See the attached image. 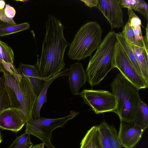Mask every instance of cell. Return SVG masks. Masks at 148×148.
I'll return each mask as SVG.
<instances>
[{"label":"cell","mask_w":148,"mask_h":148,"mask_svg":"<svg viewBox=\"0 0 148 148\" xmlns=\"http://www.w3.org/2000/svg\"><path fill=\"white\" fill-rule=\"evenodd\" d=\"M64 28L59 20L51 14L48 15L41 57L40 60L38 58L35 65L44 81L54 76L65 67L64 53L70 44L64 37Z\"/></svg>","instance_id":"6da1fadb"},{"label":"cell","mask_w":148,"mask_h":148,"mask_svg":"<svg viewBox=\"0 0 148 148\" xmlns=\"http://www.w3.org/2000/svg\"><path fill=\"white\" fill-rule=\"evenodd\" d=\"M0 73L10 106L19 109L27 122L33 118V110L38 96L27 78L15 66L6 70L0 62Z\"/></svg>","instance_id":"7a4b0ae2"},{"label":"cell","mask_w":148,"mask_h":148,"mask_svg":"<svg viewBox=\"0 0 148 148\" xmlns=\"http://www.w3.org/2000/svg\"><path fill=\"white\" fill-rule=\"evenodd\" d=\"M116 33L114 31H110L90 58L85 73L86 81L91 86L99 84L114 68L113 58L117 41Z\"/></svg>","instance_id":"3957f363"},{"label":"cell","mask_w":148,"mask_h":148,"mask_svg":"<svg viewBox=\"0 0 148 148\" xmlns=\"http://www.w3.org/2000/svg\"><path fill=\"white\" fill-rule=\"evenodd\" d=\"M112 93L117 100L116 109L113 112L121 121H134L138 112L141 100L139 89L126 79L120 72L111 84Z\"/></svg>","instance_id":"277c9868"},{"label":"cell","mask_w":148,"mask_h":148,"mask_svg":"<svg viewBox=\"0 0 148 148\" xmlns=\"http://www.w3.org/2000/svg\"><path fill=\"white\" fill-rule=\"evenodd\" d=\"M102 29L96 21H90L80 28L70 44L68 56L80 60L90 56L101 41Z\"/></svg>","instance_id":"5b68a950"},{"label":"cell","mask_w":148,"mask_h":148,"mask_svg":"<svg viewBox=\"0 0 148 148\" xmlns=\"http://www.w3.org/2000/svg\"><path fill=\"white\" fill-rule=\"evenodd\" d=\"M79 113L74 112L67 116L57 119H46L40 117L38 119L32 118L25 123V132L38 137L43 142L50 141L53 131L62 127L69 120Z\"/></svg>","instance_id":"8992f818"},{"label":"cell","mask_w":148,"mask_h":148,"mask_svg":"<svg viewBox=\"0 0 148 148\" xmlns=\"http://www.w3.org/2000/svg\"><path fill=\"white\" fill-rule=\"evenodd\" d=\"M114 68L139 90L148 88V82L137 71L119 42L116 44L113 56Z\"/></svg>","instance_id":"52a82bcc"},{"label":"cell","mask_w":148,"mask_h":148,"mask_svg":"<svg viewBox=\"0 0 148 148\" xmlns=\"http://www.w3.org/2000/svg\"><path fill=\"white\" fill-rule=\"evenodd\" d=\"M79 95L85 103L90 107L97 114L113 112L116 108V98L109 91L84 89L80 93Z\"/></svg>","instance_id":"ba28073f"},{"label":"cell","mask_w":148,"mask_h":148,"mask_svg":"<svg viewBox=\"0 0 148 148\" xmlns=\"http://www.w3.org/2000/svg\"><path fill=\"white\" fill-rule=\"evenodd\" d=\"M96 7L106 18L112 29L124 26L123 12L119 0H98Z\"/></svg>","instance_id":"9c48e42d"},{"label":"cell","mask_w":148,"mask_h":148,"mask_svg":"<svg viewBox=\"0 0 148 148\" xmlns=\"http://www.w3.org/2000/svg\"><path fill=\"white\" fill-rule=\"evenodd\" d=\"M144 131L134 121L129 122L120 121L118 135L122 147L124 148L135 147L142 138Z\"/></svg>","instance_id":"30bf717a"},{"label":"cell","mask_w":148,"mask_h":148,"mask_svg":"<svg viewBox=\"0 0 148 148\" xmlns=\"http://www.w3.org/2000/svg\"><path fill=\"white\" fill-rule=\"evenodd\" d=\"M26 122L21 111L11 107L0 113V128L16 133L21 129Z\"/></svg>","instance_id":"8fae6325"},{"label":"cell","mask_w":148,"mask_h":148,"mask_svg":"<svg viewBox=\"0 0 148 148\" xmlns=\"http://www.w3.org/2000/svg\"><path fill=\"white\" fill-rule=\"evenodd\" d=\"M99 132L102 148H121L118 138V132L112 125L105 121L97 125Z\"/></svg>","instance_id":"7c38bea8"},{"label":"cell","mask_w":148,"mask_h":148,"mask_svg":"<svg viewBox=\"0 0 148 148\" xmlns=\"http://www.w3.org/2000/svg\"><path fill=\"white\" fill-rule=\"evenodd\" d=\"M69 81L71 92L74 95H79V91L86 81V77L82 65L77 62L70 65Z\"/></svg>","instance_id":"4fadbf2b"},{"label":"cell","mask_w":148,"mask_h":148,"mask_svg":"<svg viewBox=\"0 0 148 148\" xmlns=\"http://www.w3.org/2000/svg\"><path fill=\"white\" fill-rule=\"evenodd\" d=\"M18 69L21 73L27 78L38 96L45 81L41 77L37 67L35 65L20 63Z\"/></svg>","instance_id":"5bb4252c"},{"label":"cell","mask_w":148,"mask_h":148,"mask_svg":"<svg viewBox=\"0 0 148 148\" xmlns=\"http://www.w3.org/2000/svg\"><path fill=\"white\" fill-rule=\"evenodd\" d=\"M69 68H67L45 81L41 91L37 96L33 107L32 115L34 119H38L41 117L40 111L44 103L47 101V92L51 84L58 77L69 76Z\"/></svg>","instance_id":"9a60e30c"},{"label":"cell","mask_w":148,"mask_h":148,"mask_svg":"<svg viewBox=\"0 0 148 148\" xmlns=\"http://www.w3.org/2000/svg\"><path fill=\"white\" fill-rule=\"evenodd\" d=\"M80 145V148H102L97 125L92 127L88 131Z\"/></svg>","instance_id":"2e32d148"},{"label":"cell","mask_w":148,"mask_h":148,"mask_svg":"<svg viewBox=\"0 0 148 148\" xmlns=\"http://www.w3.org/2000/svg\"><path fill=\"white\" fill-rule=\"evenodd\" d=\"M131 47L140 67L142 76L148 82V50L145 48L134 45Z\"/></svg>","instance_id":"e0dca14e"},{"label":"cell","mask_w":148,"mask_h":148,"mask_svg":"<svg viewBox=\"0 0 148 148\" xmlns=\"http://www.w3.org/2000/svg\"><path fill=\"white\" fill-rule=\"evenodd\" d=\"M127 9L128 14L129 15L128 21L130 23L137 39L141 47L146 48L141 31V20L135 14L132 9Z\"/></svg>","instance_id":"ac0fdd59"},{"label":"cell","mask_w":148,"mask_h":148,"mask_svg":"<svg viewBox=\"0 0 148 148\" xmlns=\"http://www.w3.org/2000/svg\"><path fill=\"white\" fill-rule=\"evenodd\" d=\"M116 35L118 41L125 52L137 71L140 75L143 76L140 67L132 50L131 45L126 41L121 32L116 33Z\"/></svg>","instance_id":"d6986e66"},{"label":"cell","mask_w":148,"mask_h":148,"mask_svg":"<svg viewBox=\"0 0 148 148\" xmlns=\"http://www.w3.org/2000/svg\"><path fill=\"white\" fill-rule=\"evenodd\" d=\"M134 121L144 131L148 127V107L141 100L137 114Z\"/></svg>","instance_id":"ffe728a7"},{"label":"cell","mask_w":148,"mask_h":148,"mask_svg":"<svg viewBox=\"0 0 148 148\" xmlns=\"http://www.w3.org/2000/svg\"><path fill=\"white\" fill-rule=\"evenodd\" d=\"M30 26L28 23L16 24L4 23L0 25V36H7L28 29L29 28Z\"/></svg>","instance_id":"44dd1931"},{"label":"cell","mask_w":148,"mask_h":148,"mask_svg":"<svg viewBox=\"0 0 148 148\" xmlns=\"http://www.w3.org/2000/svg\"><path fill=\"white\" fill-rule=\"evenodd\" d=\"M14 55L11 47L5 42L0 40V60L14 64Z\"/></svg>","instance_id":"7402d4cb"},{"label":"cell","mask_w":148,"mask_h":148,"mask_svg":"<svg viewBox=\"0 0 148 148\" xmlns=\"http://www.w3.org/2000/svg\"><path fill=\"white\" fill-rule=\"evenodd\" d=\"M33 143L31 141L30 135L27 133L17 137L8 148H31Z\"/></svg>","instance_id":"603a6c76"},{"label":"cell","mask_w":148,"mask_h":148,"mask_svg":"<svg viewBox=\"0 0 148 148\" xmlns=\"http://www.w3.org/2000/svg\"><path fill=\"white\" fill-rule=\"evenodd\" d=\"M121 33L126 41L130 45L141 47L128 21L123 27Z\"/></svg>","instance_id":"cb8c5ba5"},{"label":"cell","mask_w":148,"mask_h":148,"mask_svg":"<svg viewBox=\"0 0 148 148\" xmlns=\"http://www.w3.org/2000/svg\"><path fill=\"white\" fill-rule=\"evenodd\" d=\"M10 106L9 99L3 85L0 91V113Z\"/></svg>","instance_id":"d4e9b609"},{"label":"cell","mask_w":148,"mask_h":148,"mask_svg":"<svg viewBox=\"0 0 148 148\" xmlns=\"http://www.w3.org/2000/svg\"><path fill=\"white\" fill-rule=\"evenodd\" d=\"M134 10L142 14L147 20L148 6L147 3L145 1L137 0V3Z\"/></svg>","instance_id":"484cf974"},{"label":"cell","mask_w":148,"mask_h":148,"mask_svg":"<svg viewBox=\"0 0 148 148\" xmlns=\"http://www.w3.org/2000/svg\"><path fill=\"white\" fill-rule=\"evenodd\" d=\"M119 2L122 8H125L134 10L137 0H119Z\"/></svg>","instance_id":"4316f807"},{"label":"cell","mask_w":148,"mask_h":148,"mask_svg":"<svg viewBox=\"0 0 148 148\" xmlns=\"http://www.w3.org/2000/svg\"><path fill=\"white\" fill-rule=\"evenodd\" d=\"M4 10L6 16L9 18L13 19L14 17L16 12L14 8L10 5L7 4Z\"/></svg>","instance_id":"83f0119b"},{"label":"cell","mask_w":148,"mask_h":148,"mask_svg":"<svg viewBox=\"0 0 148 148\" xmlns=\"http://www.w3.org/2000/svg\"><path fill=\"white\" fill-rule=\"evenodd\" d=\"M0 19L4 23L12 24H16L13 19L9 18L6 16L3 9H0Z\"/></svg>","instance_id":"f1b7e54d"},{"label":"cell","mask_w":148,"mask_h":148,"mask_svg":"<svg viewBox=\"0 0 148 148\" xmlns=\"http://www.w3.org/2000/svg\"><path fill=\"white\" fill-rule=\"evenodd\" d=\"M89 8H92L93 7H96L98 0H80Z\"/></svg>","instance_id":"f546056e"},{"label":"cell","mask_w":148,"mask_h":148,"mask_svg":"<svg viewBox=\"0 0 148 148\" xmlns=\"http://www.w3.org/2000/svg\"><path fill=\"white\" fill-rule=\"evenodd\" d=\"M46 145L47 148H56L51 144V141H46L43 142Z\"/></svg>","instance_id":"4dcf8cb0"},{"label":"cell","mask_w":148,"mask_h":148,"mask_svg":"<svg viewBox=\"0 0 148 148\" xmlns=\"http://www.w3.org/2000/svg\"><path fill=\"white\" fill-rule=\"evenodd\" d=\"M44 144L41 143L34 145L32 148H44Z\"/></svg>","instance_id":"1f68e13d"},{"label":"cell","mask_w":148,"mask_h":148,"mask_svg":"<svg viewBox=\"0 0 148 148\" xmlns=\"http://www.w3.org/2000/svg\"><path fill=\"white\" fill-rule=\"evenodd\" d=\"M5 2L3 0H0V9H3L5 5Z\"/></svg>","instance_id":"d6a6232c"},{"label":"cell","mask_w":148,"mask_h":148,"mask_svg":"<svg viewBox=\"0 0 148 148\" xmlns=\"http://www.w3.org/2000/svg\"><path fill=\"white\" fill-rule=\"evenodd\" d=\"M3 86L1 82V77H0V91L1 90V89L2 88V87Z\"/></svg>","instance_id":"836d02e7"},{"label":"cell","mask_w":148,"mask_h":148,"mask_svg":"<svg viewBox=\"0 0 148 148\" xmlns=\"http://www.w3.org/2000/svg\"><path fill=\"white\" fill-rule=\"evenodd\" d=\"M2 139L1 134V133L0 132V144L1 143V141H2Z\"/></svg>","instance_id":"e575fe53"},{"label":"cell","mask_w":148,"mask_h":148,"mask_svg":"<svg viewBox=\"0 0 148 148\" xmlns=\"http://www.w3.org/2000/svg\"><path fill=\"white\" fill-rule=\"evenodd\" d=\"M4 23H4V22H3L1 20V19H0V25H1V24H4Z\"/></svg>","instance_id":"d590c367"}]
</instances>
